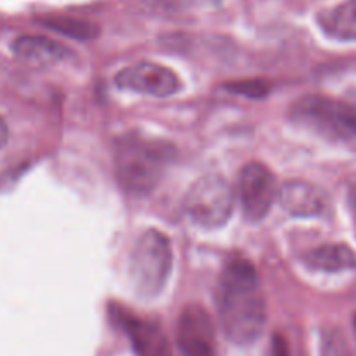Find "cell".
I'll return each instance as SVG.
<instances>
[{"mask_svg": "<svg viewBox=\"0 0 356 356\" xmlns=\"http://www.w3.org/2000/svg\"><path fill=\"white\" fill-rule=\"evenodd\" d=\"M216 308L219 327L229 343L247 346L263 336L266 302L252 263L232 259L226 264L219 278Z\"/></svg>", "mask_w": 356, "mask_h": 356, "instance_id": "6da1fadb", "label": "cell"}, {"mask_svg": "<svg viewBox=\"0 0 356 356\" xmlns=\"http://www.w3.org/2000/svg\"><path fill=\"white\" fill-rule=\"evenodd\" d=\"M176 149L160 139L138 134L122 136L115 146V174L122 190L143 197L159 186Z\"/></svg>", "mask_w": 356, "mask_h": 356, "instance_id": "7a4b0ae2", "label": "cell"}, {"mask_svg": "<svg viewBox=\"0 0 356 356\" xmlns=\"http://www.w3.org/2000/svg\"><path fill=\"white\" fill-rule=\"evenodd\" d=\"M172 245L159 229H146L131 254V280L145 298H155L167 285L172 271Z\"/></svg>", "mask_w": 356, "mask_h": 356, "instance_id": "3957f363", "label": "cell"}, {"mask_svg": "<svg viewBox=\"0 0 356 356\" xmlns=\"http://www.w3.org/2000/svg\"><path fill=\"white\" fill-rule=\"evenodd\" d=\"M298 122L334 139L356 138V103L312 94L292 106Z\"/></svg>", "mask_w": 356, "mask_h": 356, "instance_id": "277c9868", "label": "cell"}, {"mask_svg": "<svg viewBox=\"0 0 356 356\" xmlns=\"http://www.w3.org/2000/svg\"><path fill=\"white\" fill-rule=\"evenodd\" d=\"M183 207L195 225L216 229L225 226L232 218L235 195L225 177L204 176L191 184Z\"/></svg>", "mask_w": 356, "mask_h": 356, "instance_id": "5b68a950", "label": "cell"}, {"mask_svg": "<svg viewBox=\"0 0 356 356\" xmlns=\"http://www.w3.org/2000/svg\"><path fill=\"white\" fill-rule=\"evenodd\" d=\"M238 193L243 218L247 221H261L268 216L277 202V177L261 162H250L240 170Z\"/></svg>", "mask_w": 356, "mask_h": 356, "instance_id": "8992f818", "label": "cell"}, {"mask_svg": "<svg viewBox=\"0 0 356 356\" xmlns=\"http://www.w3.org/2000/svg\"><path fill=\"white\" fill-rule=\"evenodd\" d=\"M115 83L120 89L153 97H169L181 87L179 76L172 70L149 61L136 63L124 68L115 76Z\"/></svg>", "mask_w": 356, "mask_h": 356, "instance_id": "52a82bcc", "label": "cell"}, {"mask_svg": "<svg viewBox=\"0 0 356 356\" xmlns=\"http://www.w3.org/2000/svg\"><path fill=\"white\" fill-rule=\"evenodd\" d=\"M177 346L183 356H214L216 327L200 305L184 306L177 318Z\"/></svg>", "mask_w": 356, "mask_h": 356, "instance_id": "ba28073f", "label": "cell"}, {"mask_svg": "<svg viewBox=\"0 0 356 356\" xmlns=\"http://www.w3.org/2000/svg\"><path fill=\"white\" fill-rule=\"evenodd\" d=\"M138 356H172L169 341L156 323L120 312L117 316Z\"/></svg>", "mask_w": 356, "mask_h": 356, "instance_id": "9c48e42d", "label": "cell"}, {"mask_svg": "<svg viewBox=\"0 0 356 356\" xmlns=\"http://www.w3.org/2000/svg\"><path fill=\"white\" fill-rule=\"evenodd\" d=\"M278 202L285 212L298 218H315L325 212V193L308 181H291L280 188Z\"/></svg>", "mask_w": 356, "mask_h": 356, "instance_id": "30bf717a", "label": "cell"}, {"mask_svg": "<svg viewBox=\"0 0 356 356\" xmlns=\"http://www.w3.org/2000/svg\"><path fill=\"white\" fill-rule=\"evenodd\" d=\"M13 51L19 58L42 63V65L66 61L72 56V51L61 42L40 37V35H23V37L16 38L13 44Z\"/></svg>", "mask_w": 356, "mask_h": 356, "instance_id": "8fae6325", "label": "cell"}, {"mask_svg": "<svg viewBox=\"0 0 356 356\" xmlns=\"http://www.w3.org/2000/svg\"><path fill=\"white\" fill-rule=\"evenodd\" d=\"M305 263L313 270L337 273V271L355 270L356 254L346 243H329V245H320L306 252Z\"/></svg>", "mask_w": 356, "mask_h": 356, "instance_id": "7c38bea8", "label": "cell"}, {"mask_svg": "<svg viewBox=\"0 0 356 356\" xmlns=\"http://www.w3.org/2000/svg\"><path fill=\"white\" fill-rule=\"evenodd\" d=\"M322 28L339 40H356V0H344L320 17Z\"/></svg>", "mask_w": 356, "mask_h": 356, "instance_id": "4fadbf2b", "label": "cell"}, {"mask_svg": "<svg viewBox=\"0 0 356 356\" xmlns=\"http://www.w3.org/2000/svg\"><path fill=\"white\" fill-rule=\"evenodd\" d=\"M40 23L49 30L75 40H92L99 35V26L92 21L80 19L73 16H45Z\"/></svg>", "mask_w": 356, "mask_h": 356, "instance_id": "5bb4252c", "label": "cell"}, {"mask_svg": "<svg viewBox=\"0 0 356 356\" xmlns=\"http://www.w3.org/2000/svg\"><path fill=\"white\" fill-rule=\"evenodd\" d=\"M226 89L235 94H240V96L264 97L268 94V90H270V87L264 82H259V80H243V82L228 83Z\"/></svg>", "mask_w": 356, "mask_h": 356, "instance_id": "9a60e30c", "label": "cell"}, {"mask_svg": "<svg viewBox=\"0 0 356 356\" xmlns=\"http://www.w3.org/2000/svg\"><path fill=\"white\" fill-rule=\"evenodd\" d=\"M322 356H350V348L339 332L332 330L323 337Z\"/></svg>", "mask_w": 356, "mask_h": 356, "instance_id": "2e32d148", "label": "cell"}, {"mask_svg": "<svg viewBox=\"0 0 356 356\" xmlns=\"http://www.w3.org/2000/svg\"><path fill=\"white\" fill-rule=\"evenodd\" d=\"M348 207H350L351 218H353L356 226V183L351 184L350 190H348Z\"/></svg>", "mask_w": 356, "mask_h": 356, "instance_id": "e0dca14e", "label": "cell"}, {"mask_svg": "<svg viewBox=\"0 0 356 356\" xmlns=\"http://www.w3.org/2000/svg\"><path fill=\"white\" fill-rule=\"evenodd\" d=\"M6 141H7V127L6 124H3L2 118H0V148H2Z\"/></svg>", "mask_w": 356, "mask_h": 356, "instance_id": "ac0fdd59", "label": "cell"}]
</instances>
